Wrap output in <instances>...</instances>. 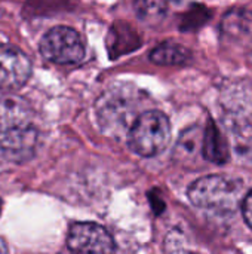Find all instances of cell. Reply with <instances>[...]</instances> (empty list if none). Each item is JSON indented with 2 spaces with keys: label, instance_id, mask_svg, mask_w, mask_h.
<instances>
[{
  "label": "cell",
  "instance_id": "obj_4",
  "mask_svg": "<svg viewBox=\"0 0 252 254\" xmlns=\"http://www.w3.org/2000/svg\"><path fill=\"white\" fill-rule=\"evenodd\" d=\"M42 55L55 64L70 65L85 60L86 49L80 34L70 27L58 25L50 28L40 42Z\"/></svg>",
  "mask_w": 252,
  "mask_h": 254
},
{
  "label": "cell",
  "instance_id": "obj_13",
  "mask_svg": "<svg viewBox=\"0 0 252 254\" xmlns=\"http://www.w3.org/2000/svg\"><path fill=\"white\" fill-rule=\"evenodd\" d=\"M1 207H3V204H1V199H0V214H1Z\"/></svg>",
  "mask_w": 252,
  "mask_h": 254
},
{
  "label": "cell",
  "instance_id": "obj_12",
  "mask_svg": "<svg viewBox=\"0 0 252 254\" xmlns=\"http://www.w3.org/2000/svg\"><path fill=\"white\" fill-rule=\"evenodd\" d=\"M7 252V246H6V243L0 238V253H6Z\"/></svg>",
  "mask_w": 252,
  "mask_h": 254
},
{
  "label": "cell",
  "instance_id": "obj_3",
  "mask_svg": "<svg viewBox=\"0 0 252 254\" xmlns=\"http://www.w3.org/2000/svg\"><path fill=\"white\" fill-rule=\"evenodd\" d=\"M98 119L105 132H123L131 129L132 124L138 118L135 115L137 100L132 91L125 88H116L107 91L98 101Z\"/></svg>",
  "mask_w": 252,
  "mask_h": 254
},
{
  "label": "cell",
  "instance_id": "obj_6",
  "mask_svg": "<svg viewBox=\"0 0 252 254\" xmlns=\"http://www.w3.org/2000/svg\"><path fill=\"white\" fill-rule=\"evenodd\" d=\"M31 76L28 57L9 45H0V89H18Z\"/></svg>",
  "mask_w": 252,
  "mask_h": 254
},
{
  "label": "cell",
  "instance_id": "obj_8",
  "mask_svg": "<svg viewBox=\"0 0 252 254\" xmlns=\"http://www.w3.org/2000/svg\"><path fill=\"white\" fill-rule=\"evenodd\" d=\"M202 156L208 161L223 164L229 158L227 144L215 125H208L202 137Z\"/></svg>",
  "mask_w": 252,
  "mask_h": 254
},
{
  "label": "cell",
  "instance_id": "obj_5",
  "mask_svg": "<svg viewBox=\"0 0 252 254\" xmlns=\"http://www.w3.org/2000/svg\"><path fill=\"white\" fill-rule=\"evenodd\" d=\"M67 246L74 253H113L116 250L110 232L92 222L74 223L68 231Z\"/></svg>",
  "mask_w": 252,
  "mask_h": 254
},
{
  "label": "cell",
  "instance_id": "obj_10",
  "mask_svg": "<svg viewBox=\"0 0 252 254\" xmlns=\"http://www.w3.org/2000/svg\"><path fill=\"white\" fill-rule=\"evenodd\" d=\"M223 30L229 34H242L252 30V13L247 10H232L223 19Z\"/></svg>",
  "mask_w": 252,
  "mask_h": 254
},
{
  "label": "cell",
  "instance_id": "obj_2",
  "mask_svg": "<svg viewBox=\"0 0 252 254\" xmlns=\"http://www.w3.org/2000/svg\"><path fill=\"white\" fill-rule=\"evenodd\" d=\"M171 138V122L159 110L138 115L128 134V144L138 156L153 158L163 152Z\"/></svg>",
  "mask_w": 252,
  "mask_h": 254
},
{
  "label": "cell",
  "instance_id": "obj_1",
  "mask_svg": "<svg viewBox=\"0 0 252 254\" xmlns=\"http://www.w3.org/2000/svg\"><path fill=\"white\" fill-rule=\"evenodd\" d=\"M242 195L244 185L241 180L220 174L203 176L189 189V199L193 205L217 214L236 211Z\"/></svg>",
  "mask_w": 252,
  "mask_h": 254
},
{
  "label": "cell",
  "instance_id": "obj_11",
  "mask_svg": "<svg viewBox=\"0 0 252 254\" xmlns=\"http://www.w3.org/2000/svg\"><path fill=\"white\" fill-rule=\"evenodd\" d=\"M242 214H244L247 225L252 229V190L242 201Z\"/></svg>",
  "mask_w": 252,
  "mask_h": 254
},
{
  "label": "cell",
  "instance_id": "obj_9",
  "mask_svg": "<svg viewBox=\"0 0 252 254\" xmlns=\"http://www.w3.org/2000/svg\"><path fill=\"white\" fill-rule=\"evenodd\" d=\"M134 9L141 21L157 24L168 13L169 0H134Z\"/></svg>",
  "mask_w": 252,
  "mask_h": 254
},
{
  "label": "cell",
  "instance_id": "obj_7",
  "mask_svg": "<svg viewBox=\"0 0 252 254\" xmlns=\"http://www.w3.org/2000/svg\"><path fill=\"white\" fill-rule=\"evenodd\" d=\"M150 60L159 65H180L192 60V54L183 45L163 42L150 52Z\"/></svg>",
  "mask_w": 252,
  "mask_h": 254
}]
</instances>
